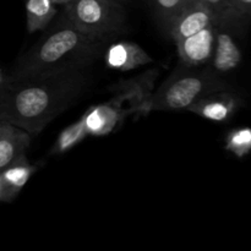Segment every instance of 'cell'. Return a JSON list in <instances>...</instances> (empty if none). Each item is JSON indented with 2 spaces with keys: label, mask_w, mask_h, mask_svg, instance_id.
<instances>
[{
  "label": "cell",
  "mask_w": 251,
  "mask_h": 251,
  "mask_svg": "<svg viewBox=\"0 0 251 251\" xmlns=\"http://www.w3.org/2000/svg\"><path fill=\"white\" fill-rule=\"evenodd\" d=\"M86 66H69L31 75L4 76L0 122L38 135L85 91Z\"/></svg>",
  "instance_id": "6da1fadb"
},
{
  "label": "cell",
  "mask_w": 251,
  "mask_h": 251,
  "mask_svg": "<svg viewBox=\"0 0 251 251\" xmlns=\"http://www.w3.org/2000/svg\"><path fill=\"white\" fill-rule=\"evenodd\" d=\"M105 42L107 39L78 31L61 15L49 33L20 59L11 75H31L54 69L90 65L102 53Z\"/></svg>",
  "instance_id": "7a4b0ae2"
},
{
  "label": "cell",
  "mask_w": 251,
  "mask_h": 251,
  "mask_svg": "<svg viewBox=\"0 0 251 251\" xmlns=\"http://www.w3.org/2000/svg\"><path fill=\"white\" fill-rule=\"evenodd\" d=\"M157 75V70H149L113 85L109 100L88 108L81 117L88 135L107 136L120 129L129 118L149 115Z\"/></svg>",
  "instance_id": "3957f363"
},
{
  "label": "cell",
  "mask_w": 251,
  "mask_h": 251,
  "mask_svg": "<svg viewBox=\"0 0 251 251\" xmlns=\"http://www.w3.org/2000/svg\"><path fill=\"white\" fill-rule=\"evenodd\" d=\"M184 65V64H183ZM200 66H178L163 85L152 93L150 112L186 109L200 98L229 90V85L211 70H198Z\"/></svg>",
  "instance_id": "277c9868"
},
{
  "label": "cell",
  "mask_w": 251,
  "mask_h": 251,
  "mask_svg": "<svg viewBox=\"0 0 251 251\" xmlns=\"http://www.w3.org/2000/svg\"><path fill=\"white\" fill-rule=\"evenodd\" d=\"M63 16L78 31L108 41L123 28L125 10L113 0H71L64 5Z\"/></svg>",
  "instance_id": "5b68a950"
},
{
  "label": "cell",
  "mask_w": 251,
  "mask_h": 251,
  "mask_svg": "<svg viewBox=\"0 0 251 251\" xmlns=\"http://www.w3.org/2000/svg\"><path fill=\"white\" fill-rule=\"evenodd\" d=\"M212 22H217L212 10L203 0H191L166 27L174 42L193 36Z\"/></svg>",
  "instance_id": "8992f818"
},
{
  "label": "cell",
  "mask_w": 251,
  "mask_h": 251,
  "mask_svg": "<svg viewBox=\"0 0 251 251\" xmlns=\"http://www.w3.org/2000/svg\"><path fill=\"white\" fill-rule=\"evenodd\" d=\"M218 26V22H212L193 36L176 42L179 58L184 65L202 66L211 60Z\"/></svg>",
  "instance_id": "52a82bcc"
},
{
  "label": "cell",
  "mask_w": 251,
  "mask_h": 251,
  "mask_svg": "<svg viewBox=\"0 0 251 251\" xmlns=\"http://www.w3.org/2000/svg\"><path fill=\"white\" fill-rule=\"evenodd\" d=\"M239 100L229 90L218 91L200 98L185 110L212 122H226L237 112Z\"/></svg>",
  "instance_id": "ba28073f"
},
{
  "label": "cell",
  "mask_w": 251,
  "mask_h": 251,
  "mask_svg": "<svg viewBox=\"0 0 251 251\" xmlns=\"http://www.w3.org/2000/svg\"><path fill=\"white\" fill-rule=\"evenodd\" d=\"M104 60L108 68L126 73L152 63L153 59L139 44L122 41L108 47L104 53Z\"/></svg>",
  "instance_id": "9c48e42d"
},
{
  "label": "cell",
  "mask_w": 251,
  "mask_h": 251,
  "mask_svg": "<svg viewBox=\"0 0 251 251\" xmlns=\"http://www.w3.org/2000/svg\"><path fill=\"white\" fill-rule=\"evenodd\" d=\"M31 135L26 130L6 122H0V173L26 156Z\"/></svg>",
  "instance_id": "30bf717a"
},
{
  "label": "cell",
  "mask_w": 251,
  "mask_h": 251,
  "mask_svg": "<svg viewBox=\"0 0 251 251\" xmlns=\"http://www.w3.org/2000/svg\"><path fill=\"white\" fill-rule=\"evenodd\" d=\"M210 61L212 70L217 74L229 73L237 69L242 61V51L235 43L232 32L225 27L218 26L215 49Z\"/></svg>",
  "instance_id": "8fae6325"
},
{
  "label": "cell",
  "mask_w": 251,
  "mask_h": 251,
  "mask_svg": "<svg viewBox=\"0 0 251 251\" xmlns=\"http://www.w3.org/2000/svg\"><path fill=\"white\" fill-rule=\"evenodd\" d=\"M37 167L28 162L26 156L0 173V202H11L29 180Z\"/></svg>",
  "instance_id": "7c38bea8"
},
{
  "label": "cell",
  "mask_w": 251,
  "mask_h": 251,
  "mask_svg": "<svg viewBox=\"0 0 251 251\" xmlns=\"http://www.w3.org/2000/svg\"><path fill=\"white\" fill-rule=\"evenodd\" d=\"M25 9L28 33H34L48 27L58 12L54 0H25Z\"/></svg>",
  "instance_id": "4fadbf2b"
},
{
  "label": "cell",
  "mask_w": 251,
  "mask_h": 251,
  "mask_svg": "<svg viewBox=\"0 0 251 251\" xmlns=\"http://www.w3.org/2000/svg\"><path fill=\"white\" fill-rule=\"evenodd\" d=\"M251 16V0H227L220 26L230 32H240Z\"/></svg>",
  "instance_id": "5bb4252c"
},
{
  "label": "cell",
  "mask_w": 251,
  "mask_h": 251,
  "mask_svg": "<svg viewBox=\"0 0 251 251\" xmlns=\"http://www.w3.org/2000/svg\"><path fill=\"white\" fill-rule=\"evenodd\" d=\"M87 136H90V135L86 130L82 119L80 118L77 122L69 125L59 134L58 139L55 140L53 149H51V154L65 153L69 150L75 147L76 145L82 142Z\"/></svg>",
  "instance_id": "9a60e30c"
},
{
  "label": "cell",
  "mask_w": 251,
  "mask_h": 251,
  "mask_svg": "<svg viewBox=\"0 0 251 251\" xmlns=\"http://www.w3.org/2000/svg\"><path fill=\"white\" fill-rule=\"evenodd\" d=\"M225 149L238 158H244L251 150V130L249 127H239L228 132Z\"/></svg>",
  "instance_id": "2e32d148"
},
{
  "label": "cell",
  "mask_w": 251,
  "mask_h": 251,
  "mask_svg": "<svg viewBox=\"0 0 251 251\" xmlns=\"http://www.w3.org/2000/svg\"><path fill=\"white\" fill-rule=\"evenodd\" d=\"M190 1L191 0H152V5L158 20L167 27Z\"/></svg>",
  "instance_id": "e0dca14e"
},
{
  "label": "cell",
  "mask_w": 251,
  "mask_h": 251,
  "mask_svg": "<svg viewBox=\"0 0 251 251\" xmlns=\"http://www.w3.org/2000/svg\"><path fill=\"white\" fill-rule=\"evenodd\" d=\"M203 1L207 4V6L210 7L211 10H212L216 20H217L218 25H220L221 19H222L223 14H225L227 0H203Z\"/></svg>",
  "instance_id": "ac0fdd59"
},
{
  "label": "cell",
  "mask_w": 251,
  "mask_h": 251,
  "mask_svg": "<svg viewBox=\"0 0 251 251\" xmlns=\"http://www.w3.org/2000/svg\"><path fill=\"white\" fill-rule=\"evenodd\" d=\"M71 0H54V2H55L56 5H61V6H64V5L69 4Z\"/></svg>",
  "instance_id": "d6986e66"
},
{
  "label": "cell",
  "mask_w": 251,
  "mask_h": 251,
  "mask_svg": "<svg viewBox=\"0 0 251 251\" xmlns=\"http://www.w3.org/2000/svg\"><path fill=\"white\" fill-rule=\"evenodd\" d=\"M2 82H4V74H2L1 69H0V90H1Z\"/></svg>",
  "instance_id": "ffe728a7"
},
{
  "label": "cell",
  "mask_w": 251,
  "mask_h": 251,
  "mask_svg": "<svg viewBox=\"0 0 251 251\" xmlns=\"http://www.w3.org/2000/svg\"><path fill=\"white\" fill-rule=\"evenodd\" d=\"M113 1H115V2H119V4L124 5L125 2H127V1H129V0H113Z\"/></svg>",
  "instance_id": "44dd1931"
}]
</instances>
